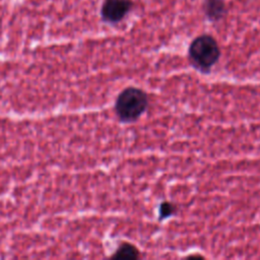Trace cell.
I'll use <instances>...</instances> for the list:
<instances>
[{"mask_svg": "<svg viewBox=\"0 0 260 260\" xmlns=\"http://www.w3.org/2000/svg\"><path fill=\"white\" fill-rule=\"evenodd\" d=\"M220 57V49L216 40L209 35L195 38L189 46L190 64L202 73H209Z\"/></svg>", "mask_w": 260, "mask_h": 260, "instance_id": "2", "label": "cell"}, {"mask_svg": "<svg viewBox=\"0 0 260 260\" xmlns=\"http://www.w3.org/2000/svg\"><path fill=\"white\" fill-rule=\"evenodd\" d=\"M112 258H126V259H137L139 258V251L130 243H123L119 246V248L116 250L115 254L112 256Z\"/></svg>", "mask_w": 260, "mask_h": 260, "instance_id": "5", "label": "cell"}, {"mask_svg": "<svg viewBox=\"0 0 260 260\" xmlns=\"http://www.w3.org/2000/svg\"><path fill=\"white\" fill-rule=\"evenodd\" d=\"M148 107V96L144 90L129 86L123 89L116 99L115 113L123 123L137 121Z\"/></svg>", "mask_w": 260, "mask_h": 260, "instance_id": "1", "label": "cell"}, {"mask_svg": "<svg viewBox=\"0 0 260 260\" xmlns=\"http://www.w3.org/2000/svg\"><path fill=\"white\" fill-rule=\"evenodd\" d=\"M176 210H177V207L175 204H173L170 201H162L159 204V208H158V219L162 220L165 218H168L174 215Z\"/></svg>", "mask_w": 260, "mask_h": 260, "instance_id": "6", "label": "cell"}, {"mask_svg": "<svg viewBox=\"0 0 260 260\" xmlns=\"http://www.w3.org/2000/svg\"><path fill=\"white\" fill-rule=\"evenodd\" d=\"M203 11L205 16L211 21L220 20L225 14L224 0H204Z\"/></svg>", "mask_w": 260, "mask_h": 260, "instance_id": "4", "label": "cell"}, {"mask_svg": "<svg viewBox=\"0 0 260 260\" xmlns=\"http://www.w3.org/2000/svg\"><path fill=\"white\" fill-rule=\"evenodd\" d=\"M131 0H105L101 9L104 21L109 23L120 22L132 8Z\"/></svg>", "mask_w": 260, "mask_h": 260, "instance_id": "3", "label": "cell"}]
</instances>
